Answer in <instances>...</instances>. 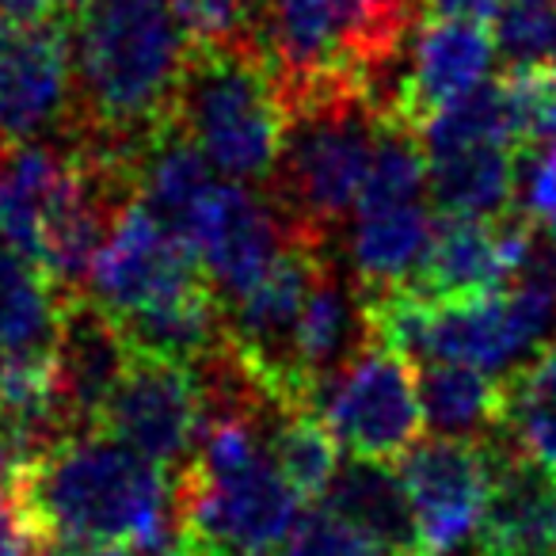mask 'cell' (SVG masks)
Masks as SVG:
<instances>
[{
  "instance_id": "6da1fadb",
  "label": "cell",
  "mask_w": 556,
  "mask_h": 556,
  "mask_svg": "<svg viewBox=\"0 0 556 556\" xmlns=\"http://www.w3.org/2000/svg\"><path fill=\"white\" fill-rule=\"evenodd\" d=\"M35 545H115L164 556L176 533L172 472L108 431H77L16 472Z\"/></svg>"
},
{
  "instance_id": "7a4b0ae2",
  "label": "cell",
  "mask_w": 556,
  "mask_h": 556,
  "mask_svg": "<svg viewBox=\"0 0 556 556\" xmlns=\"http://www.w3.org/2000/svg\"><path fill=\"white\" fill-rule=\"evenodd\" d=\"M73 24L80 96L73 126L118 141H146L176 115L191 54L172 0H85Z\"/></svg>"
},
{
  "instance_id": "3957f363",
  "label": "cell",
  "mask_w": 556,
  "mask_h": 556,
  "mask_svg": "<svg viewBox=\"0 0 556 556\" xmlns=\"http://www.w3.org/2000/svg\"><path fill=\"white\" fill-rule=\"evenodd\" d=\"M290 123L267 194L298 237L336 240L358 206L381 134V111L363 85H332L287 103Z\"/></svg>"
},
{
  "instance_id": "277c9868",
  "label": "cell",
  "mask_w": 556,
  "mask_h": 556,
  "mask_svg": "<svg viewBox=\"0 0 556 556\" xmlns=\"http://www.w3.org/2000/svg\"><path fill=\"white\" fill-rule=\"evenodd\" d=\"M419 27L416 0H263L255 42L282 96L363 85L408 50Z\"/></svg>"
},
{
  "instance_id": "5b68a950",
  "label": "cell",
  "mask_w": 556,
  "mask_h": 556,
  "mask_svg": "<svg viewBox=\"0 0 556 556\" xmlns=\"http://www.w3.org/2000/svg\"><path fill=\"white\" fill-rule=\"evenodd\" d=\"M172 118L232 184L270 187L290 111L260 42L191 47Z\"/></svg>"
},
{
  "instance_id": "8992f818",
  "label": "cell",
  "mask_w": 556,
  "mask_h": 556,
  "mask_svg": "<svg viewBox=\"0 0 556 556\" xmlns=\"http://www.w3.org/2000/svg\"><path fill=\"white\" fill-rule=\"evenodd\" d=\"M317 412L332 427L336 442L355 457L401 462L424 427L416 366L401 351L370 343L320 393Z\"/></svg>"
},
{
  "instance_id": "52a82bcc",
  "label": "cell",
  "mask_w": 556,
  "mask_h": 556,
  "mask_svg": "<svg viewBox=\"0 0 556 556\" xmlns=\"http://www.w3.org/2000/svg\"><path fill=\"white\" fill-rule=\"evenodd\" d=\"M202 260L184 237L164 229L146 202L134 199L118 210L108 244L100 248L88 275V294L115 317L206 287Z\"/></svg>"
},
{
  "instance_id": "ba28073f",
  "label": "cell",
  "mask_w": 556,
  "mask_h": 556,
  "mask_svg": "<svg viewBox=\"0 0 556 556\" xmlns=\"http://www.w3.org/2000/svg\"><path fill=\"white\" fill-rule=\"evenodd\" d=\"M396 469L416 510L419 556H454L465 541L477 538L492 488L484 442L431 434L427 442H416L396 462Z\"/></svg>"
},
{
  "instance_id": "9c48e42d",
  "label": "cell",
  "mask_w": 556,
  "mask_h": 556,
  "mask_svg": "<svg viewBox=\"0 0 556 556\" xmlns=\"http://www.w3.org/2000/svg\"><path fill=\"white\" fill-rule=\"evenodd\" d=\"M294 237V225L267 191L248 184H217L191 244L214 294L222 298V305H232L267 278Z\"/></svg>"
},
{
  "instance_id": "30bf717a",
  "label": "cell",
  "mask_w": 556,
  "mask_h": 556,
  "mask_svg": "<svg viewBox=\"0 0 556 556\" xmlns=\"http://www.w3.org/2000/svg\"><path fill=\"white\" fill-rule=\"evenodd\" d=\"M199 424L202 404L194 374L187 366L146 355L130 358V370L123 374L100 416V431L115 434L168 472L191 457Z\"/></svg>"
},
{
  "instance_id": "8fae6325",
  "label": "cell",
  "mask_w": 556,
  "mask_h": 556,
  "mask_svg": "<svg viewBox=\"0 0 556 556\" xmlns=\"http://www.w3.org/2000/svg\"><path fill=\"white\" fill-rule=\"evenodd\" d=\"M73 31L65 20L0 31V141L47 138L73 126Z\"/></svg>"
},
{
  "instance_id": "7c38bea8",
  "label": "cell",
  "mask_w": 556,
  "mask_h": 556,
  "mask_svg": "<svg viewBox=\"0 0 556 556\" xmlns=\"http://www.w3.org/2000/svg\"><path fill=\"white\" fill-rule=\"evenodd\" d=\"M541 225L522 214H503L495 222L484 217H439L427 240L419 267L408 287L431 302L469 298L480 290H500L518 275L530 255Z\"/></svg>"
},
{
  "instance_id": "4fadbf2b",
  "label": "cell",
  "mask_w": 556,
  "mask_h": 556,
  "mask_svg": "<svg viewBox=\"0 0 556 556\" xmlns=\"http://www.w3.org/2000/svg\"><path fill=\"white\" fill-rule=\"evenodd\" d=\"M492 488L477 526V556H538L556 548V472L541 469L507 434L484 439Z\"/></svg>"
},
{
  "instance_id": "5bb4252c",
  "label": "cell",
  "mask_w": 556,
  "mask_h": 556,
  "mask_svg": "<svg viewBox=\"0 0 556 556\" xmlns=\"http://www.w3.org/2000/svg\"><path fill=\"white\" fill-rule=\"evenodd\" d=\"M130 343L118 317L103 309L92 294H70L54 343L58 386L80 431H100L103 404L111 401L123 374L130 370Z\"/></svg>"
},
{
  "instance_id": "9a60e30c",
  "label": "cell",
  "mask_w": 556,
  "mask_h": 556,
  "mask_svg": "<svg viewBox=\"0 0 556 556\" xmlns=\"http://www.w3.org/2000/svg\"><path fill=\"white\" fill-rule=\"evenodd\" d=\"M495 42L484 24H457V20H419L412 35L408 70H404L396 123L424 130L442 108L462 100L484 80L492 65Z\"/></svg>"
},
{
  "instance_id": "2e32d148",
  "label": "cell",
  "mask_w": 556,
  "mask_h": 556,
  "mask_svg": "<svg viewBox=\"0 0 556 556\" xmlns=\"http://www.w3.org/2000/svg\"><path fill=\"white\" fill-rule=\"evenodd\" d=\"M77 149L50 138L0 141V240L42 267L47 214L70 187Z\"/></svg>"
},
{
  "instance_id": "e0dca14e",
  "label": "cell",
  "mask_w": 556,
  "mask_h": 556,
  "mask_svg": "<svg viewBox=\"0 0 556 556\" xmlns=\"http://www.w3.org/2000/svg\"><path fill=\"white\" fill-rule=\"evenodd\" d=\"M363 348H370L363 290L351 278V267H343L328 248L302 313V374L309 386L313 408L320 404V393L340 378L343 366Z\"/></svg>"
},
{
  "instance_id": "ac0fdd59",
  "label": "cell",
  "mask_w": 556,
  "mask_h": 556,
  "mask_svg": "<svg viewBox=\"0 0 556 556\" xmlns=\"http://www.w3.org/2000/svg\"><path fill=\"white\" fill-rule=\"evenodd\" d=\"M214 191V164L187 138L184 126L176 118L156 126L138 153V199L146 202L149 214L191 244Z\"/></svg>"
},
{
  "instance_id": "d6986e66",
  "label": "cell",
  "mask_w": 556,
  "mask_h": 556,
  "mask_svg": "<svg viewBox=\"0 0 556 556\" xmlns=\"http://www.w3.org/2000/svg\"><path fill=\"white\" fill-rule=\"evenodd\" d=\"M328 510L351 522L366 541L381 548V556H419L416 510L408 488L393 462L351 457L336 469L328 492L320 495Z\"/></svg>"
},
{
  "instance_id": "ffe728a7",
  "label": "cell",
  "mask_w": 556,
  "mask_h": 556,
  "mask_svg": "<svg viewBox=\"0 0 556 556\" xmlns=\"http://www.w3.org/2000/svg\"><path fill=\"white\" fill-rule=\"evenodd\" d=\"M431 214L427 202H401V206L355 210L348 240V267L363 294H378L389 287H404L419 267L431 240Z\"/></svg>"
},
{
  "instance_id": "44dd1931",
  "label": "cell",
  "mask_w": 556,
  "mask_h": 556,
  "mask_svg": "<svg viewBox=\"0 0 556 556\" xmlns=\"http://www.w3.org/2000/svg\"><path fill=\"white\" fill-rule=\"evenodd\" d=\"M118 328H123L134 355L161 358V363H176L191 370L225 340V305L206 282V287L172 298V302L123 313Z\"/></svg>"
},
{
  "instance_id": "7402d4cb",
  "label": "cell",
  "mask_w": 556,
  "mask_h": 556,
  "mask_svg": "<svg viewBox=\"0 0 556 556\" xmlns=\"http://www.w3.org/2000/svg\"><path fill=\"white\" fill-rule=\"evenodd\" d=\"M70 290L0 240V358L54 355Z\"/></svg>"
},
{
  "instance_id": "603a6c76",
  "label": "cell",
  "mask_w": 556,
  "mask_h": 556,
  "mask_svg": "<svg viewBox=\"0 0 556 556\" xmlns=\"http://www.w3.org/2000/svg\"><path fill=\"white\" fill-rule=\"evenodd\" d=\"M416 386L424 424L439 439L484 442L503 431V378L465 363H424Z\"/></svg>"
},
{
  "instance_id": "cb8c5ba5",
  "label": "cell",
  "mask_w": 556,
  "mask_h": 556,
  "mask_svg": "<svg viewBox=\"0 0 556 556\" xmlns=\"http://www.w3.org/2000/svg\"><path fill=\"white\" fill-rule=\"evenodd\" d=\"M427 202L439 217H495L515 206V156L507 146L457 149L427 156Z\"/></svg>"
},
{
  "instance_id": "d4e9b609",
  "label": "cell",
  "mask_w": 556,
  "mask_h": 556,
  "mask_svg": "<svg viewBox=\"0 0 556 556\" xmlns=\"http://www.w3.org/2000/svg\"><path fill=\"white\" fill-rule=\"evenodd\" d=\"M263 439L278 472L302 500H320L340 469V442L317 408H275L263 424Z\"/></svg>"
},
{
  "instance_id": "484cf974",
  "label": "cell",
  "mask_w": 556,
  "mask_h": 556,
  "mask_svg": "<svg viewBox=\"0 0 556 556\" xmlns=\"http://www.w3.org/2000/svg\"><path fill=\"white\" fill-rule=\"evenodd\" d=\"M503 434L556 472V343L503 378Z\"/></svg>"
},
{
  "instance_id": "4316f807",
  "label": "cell",
  "mask_w": 556,
  "mask_h": 556,
  "mask_svg": "<svg viewBox=\"0 0 556 556\" xmlns=\"http://www.w3.org/2000/svg\"><path fill=\"white\" fill-rule=\"evenodd\" d=\"M419 141H424L427 156H446L477 146H518L503 80H480L472 92L442 108L419 130Z\"/></svg>"
},
{
  "instance_id": "83f0119b",
  "label": "cell",
  "mask_w": 556,
  "mask_h": 556,
  "mask_svg": "<svg viewBox=\"0 0 556 556\" xmlns=\"http://www.w3.org/2000/svg\"><path fill=\"white\" fill-rule=\"evenodd\" d=\"M495 50L510 70L556 62V0H500Z\"/></svg>"
},
{
  "instance_id": "f1b7e54d",
  "label": "cell",
  "mask_w": 556,
  "mask_h": 556,
  "mask_svg": "<svg viewBox=\"0 0 556 556\" xmlns=\"http://www.w3.org/2000/svg\"><path fill=\"white\" fill-rule=\"evenodd\" d=\"M282 556H381V548L320 503V507L298 510L282 541Z\"/></svg>"
},
{
  "instance_id": "f546056e",
  "label": "cell",
  "mask_w": 556,
  "mask_h": 556,
  "mask_svg": "<svg viewBox=\"0 0 556 556\" xmlns=\"http://www.w3.org/2000/svg\"><path fill=\"white\" fill-rule=\"evenodd\" d=\"M191 47H240L255 42V16L244 0H172Z\"/></svg>"
},
{
  "instance_id": "4dcf8cb0",
  "label": "cell",
  "mask_w": 556,
  "mask_h": 556,
  "mask_svg": "<svg viewBox=\"0 0 556 556\" xmlns=\"http://www.w3.org/2000/svg\"><path fill=\"white\" fill-rule=\"evenodd\" d=\"M510 214H522L538 225H548L556 217V138L518 146Z\"/></svg>"
},
{
  "instance_id": "1f68e13d",
  "label": "cell",
  "mask_w": 556,
  "mask_h": 556,
  "mask_svg": "<svg viewBox=\"0 0 556 556\" xmlns=\"http://www.w3.org/2000/svg\"><path fill=\"white\" fill-rule=\"evenodd\" d=\"M39 545L27 533L16 507V472H0V556H35Z\"/></svg>"
},
{
  "instance_id": "d6a6232c",
  "label": "cell",
  "mask_w": 556,
  "mask_h": 556,
  "mask_svg": "<svg viewBox=\"0 0 556 556\" xmlns=\"http://www.w3.org/2000/svg\"><path fill=\"white\" fill-rule=\"evenodd\" d=\"M419 20H457V24H492L500 0H416Z\"/></svg>"
},
{
  "instance_id": "836d02e7",
  "label": "cell",
  "mask_w": 556,
  "mask_h": 556,
  "mask_svg": "<svg viewBox=\"0 0 556 556\" xmlns=\"http://www.w3.org/2000/svg\"><path fill=\"white\" fill-rule=\"evenodd\" d=\"M0 16L9 24H47L62 16V0H0Z\"/></svg>"
},
{
  "instance_id": "e575fe53",
  "label": "cell",
  "mask_w": 556,
  "mask_h": 556,
  "mask_svg": "<svg viewBox=\"0 0 556 556\" xmlns=\"http://www.w3.org/2000/svg\"><path fill=\"white\" fill-rule=\"evenodd\" d=\"M35 556H138V553L115 545H42Z\"/></svg>"
},
{
  "instance_id": "d590c367",
  "label": "cell",
  "mask_w": 556,
  "mask_h": 556,
  "mask_svg": "<svg viewBox=\"0 0 556 556\" xmlns=\"http://www.w3.org/2000/svg\"><path fill=\"white\" fill-rule=\"evenodd\" d=\"M545 229H548V237H553V240H556V217H553V222H548V225H545Z\"/></svg>"
},
{
  "instance_id": "8d00e7d4",
  "label": "cell",
  "mask_w": 556,
  "mask_h": 556,
  "mask_svg": "<svg viewBox=\"0 0 556 556\" xmlns=\"http://www.w3.org/2000/svg\"><path fill=\"white\" fill-rule=\"evenodd\" d=\"M229 556H267V553H229Z\"/></svg>"
},
{
  "instance_id": "74e56055",
  "label": "cell",
  "mask_w": 556,
  "mask_h": 556,
  "mask_svg": "<svg viewBox=\"0 0 556 556\" xmlns=\"http://www.w3.org/2000/svg\"><path fill=\"white\" fill-rule=\"evenodd\" d=\"M538 556H556V548H553V553H538Z\"/></svg>"
}]
</instances>
